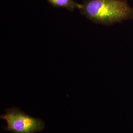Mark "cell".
<instances>
[{"label": "cell", "instance_id": "1", "mask_svg": "<svg viewBox=\"0 0 133 133\" xmlns=\"http://www.w3.org/2000/svg\"><path fill=\"white\" fill-rule=\"evenodd\" d=\"M79 10L92 22L105 26L133 19V8L127 0H84Z\"/></svg>", "mask_w": 133, "mask_h": 133}, {"label": "cell", "instance_id": "3", "mask_svg": "<svg viewBox=\"0 0 133 133\" xmlns=\"http://www.w3.org/2000/svg\"><path fill=\"white\" fill-rule=\"evenodd\" d=\"M53 7L62 8L72 11L76 9H79L81 4L75 2L74 0H46Z\"/></svg>", "mask_w": 133, "mask_h": 133}, {"label": "cell", "instance_id": "2", "mask_svg": "<svg viewBox=\"0 0 133 133\" xmlns=\"http://www.w3.org/2000/svg\"><path fill=\"white\" fill-rule=\"evenodd\" d=\"M0 118L5 121V130L12 133H35L44 128L45 123L42 119L31 116L17 108L5 110V114Z\"/></svg>", "mask_w": 133, "mask_h": 133}]
</instances>
